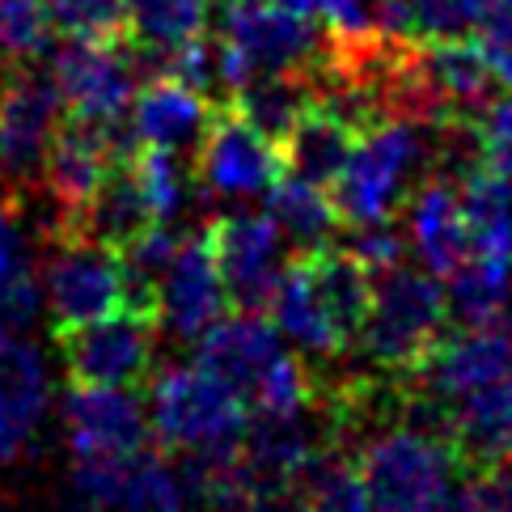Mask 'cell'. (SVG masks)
<instances>
[{"mask_svg": "<svg viewBox=\"0 0 512 512\" xmlns=\"http://www.w3.org/2000/svg\"><path fill=\"white\" fill-rule=\"evenodd\" d=\"M373 276L347 250L314 246L284 263L276 292L267 301V318L276 322L284 343L301 356L335 360L356 335L369 314Z\"/></svg>", "mask_w": 512, "mask_h": 512, "instance_id": "6da1fadb", "label": "cell"}, {"mask_svg": "<svg viewBox=\"0 0 512 512\" xmlns=\"http://www.w3.org/2000/svg\"><path fill=\"white\" fill-rule=\"evenodd\" d=\"M153 441L182 462H221L250 432V407L204 364L182 360L157 369L144 394Z\"/></svg>", "mask_w": 512, "mask_h": 512, "instance_id": "7a4b0ae2", "label": "cell"}, {"mask_svg": "<svg viewBox=\"0 0 512 512\" xmlns=\"http://www.w3.org/2000/svg\"><path fill=\"white\" fill-rule=\"evenodd\" d=\"M356 457L369 512H449L470 462L453 436L424 424H394L364 441Z\"/></svg>", "mask_w": 512, "mask_h": 512, "instance_id": "3957f363", "label": "cell"}, {"mask_svg": "<svg viewBox=\"0 0 512 512\" xmlns=\"http://www.w3.org/2000/svg\"><path fill=\"white\" fill-rule=\"evenodd\" d=\"M441 127L419 115H381L364 123L352 149H347L339 174L331 178V199L339 225H369L390 221L398 204L407 199L411 178L428 161Z\"/></svg>", "mask_w": 512, "mask_h": 512, "instance_id": "277c9868", "label": "cell"}, {"mask_svg": "<svg viewBox=\"0 0 512 512\" xmlns=\"http://www.w3.org/2000/svg\"><path fill=\"white\" fill-rule=\"evenodd\" d=\"M449 297L445 280H436L424 267H390L373 276L369 314L360 326V352L369 356L381 373L411 377L436 339L449 331Z\"/></svg>", "mask_w": 512, "mask_h": 512, "instance_id": "5b68a950", "label": "cell"}, {"mask_svg": "<svg viewBox=\"0 0 512 512\" xmlns=\"http://www.w3.org/2000/svg\"><path fill=\"white\" fill-rule=\"evenodd\" d=\"M68 512H199L178 462L153 445L115 462H72Z\"/></svg>", "mask_w": 512, "mask_h": 512, "instance_id": "8992f818", "label": "cell"}, {"mask_svg": "<svg viewBox=\"0 0 512 512\" xmlns=\"http://www.w3.org/2000/svg\"><path fill=\"white\" fill-rule=\"evenodd\" d=\"M39 288L56 335L127 309V276L119 246L89 233L68 237L51 250V259L39 267Z\"/></svg>", "mask_w": 512, "mask_h": 512, "instance_id": "52a82bcc", "label": "cell"}, {"mask_svg": "<svg viewBox=\"0 0 512 512\" xmlns=\"http://www.w3.org/2000/svg\"><path fill=\"white\" fill-rule=\"evenodd\" d=\"M51 85L64 102V119L115 127L127 119L136 94V64L115 39H68L51 51Z\"/></svg>", "mask_w": 512, "mask_h": 512, "instance_id": "ba28073f", "label": "cell"}, {"mask_svg": "<svg viewBox=\"0 0 512 512\" xmlns=\"http://www.w3.org/2000/svg\"><path fill=\"white\" fill-rule=\"evenodd\" d=\"M284 174L280 140L259 132L250 119H242L233 106L212 111L204 136L195 144V178L199 187L216 199H254Z\"/></svg>", "mask_w": 512, "mask_h": 512, "instance_id": "9c48e42d", "label": "cell"}, {"mask_svg": "<svg viewBox=\"0 0 512 512\" xmlns=\"http://www.w3.org/2000/svg\"><path fill=\"white\" fill-rule=\"evenodd\" d=\"M60 424L72 462H115L153 445L149 411L132 386H89L72 381L60 398Z\"/></svg>", "mask_w": 512, "mask_h": 512, "instance_id": "30bf717a", "label": "cell"}, {"mask_svg": "<svg viewBox=\"0 0 512 512\" xmlns=\"http://www.w3.org/2000/svg\"><path fill=\"white\" fill-rule=\"evenodd\" d=\"M411 377L424 398L449 415L462 398L512 377V331L500 322H462L457 331L449 326Z\"/></svg>", "mask_w": 512, "mask_h": 512, "instance_id": "8fae6325", "label": "cell"}, {"mask_svg": "<svg viewBox=\"0 0 512 512\" xmlns=\"http://www.w3.org/2000/svg\"><path fill=\"white\" fill-rule=\"evenodd\" d=\"M250 72H309L322 60V30L314 17L292 13L276 0H229L221 34Z\"/></svg>", "mask_w": 512, "mask_h": 512, "instance_id": "7c38bea8", "label": "cell"}, {"mask_svg": "<svg viewBox=\"0 0 512 512\" xmlns=\"http://www.w3.org/2000/svg\"><path fill=\"white\" fill-rule=\"evenodd\" d=\"M64 364L72 381H89V386H132L140 390L153 373V343L157 322L136 309H119V314L64 331Z\"/></svg>", "mask_w": 512, "mask_h": 512, "instance_id": "4fadbf2b", "label": "cell"}, {"mask_svg": "<svg viewBox=\"0 0 512 512\" xmlns=\"http://www.w3.org/2000/svg\"><path fill=\"white\" fill-rule=\"evenodd\" d=\"M229 309V292L216 267L208 233H182L174 259L153 288V322L166 335L195 343Z\"/></svg>", "mask_w": 512, "mask_h": 512, "instance_id": "5bb4252c", "label": "cell"}, {"mask_svg": "<svg viewBox=\"0 0 512 512\" xmlns=\"http://www.w3.org/2000/svg\"><path fill=\"white\" fill-rule=\"evenodd\" d=\"M60 123L64 102L47 72L30 68V60L0 64V166L13 178L39 170Z\"/></svg>", "mask_w": 512, "mask_h": 512, "instance_id": "9a60e30c", "label": "cell"}, {"mask_svg": "<svg viewBox=\"0 0 512 512\" xmlns=\"http://www.w3.org/2000/svg\"><path fill=\"white\" fill-rule=\"evenodd\" d=\"M225 292L237 309H267L284 271V233L267 212H225L208 229Z\"/></svg>", "mask_w": 512, "mask_h": 512, "instance_id": "2e32d148", "label": "cell"}, {"mask_svg": "<svg viewBox=\"0 0 512 512\" xmlns=\"http://www.w3.org/2000/svg\"><path fill=\"white\" fill-rule=\"evenodd\" d=\"M51 369L47 356L22 331L0 326V466L34 449L51 415Z\"/></svg>", "mask_w": 512, "mask_h": 512, "instance_id": "e0dca14e", "label": "cell"}, {"mask_svg": "<svg viewBox=\"0 0 512 512\" xmlns=\"http://www.w3.org/2000/svg\"><path fill=\"white\" fill-rule=\"evenodd\" d=\"M284 352H288V343L276 331V322L267 318V309H237V314L225 309V314L195 339V356L191 360L204 364L208 373H216L225 386H233L242 398H250V390L259 386L263 373Z\"/></svg>", "mask_w": 512, "mask_h": 512, "instance_id": "ac0fdd59", "label": "cell"}, {"mask_svg": "<svg viewBox=\"0 0 512 512\" xmlns=\"http://www.w3.org/2000/svg\"><path fill=\"white\" fill-rule=\"evenodd\" d=\"M212 98L204 89H195L187 81L157 72L153 81L136 85L132 106H127V132L140 149H166V153H187L199 144L204 127L212 119Z\"/></svg>", "mask_w": 512, "mask_h": 512, "instance_id": "d6986e66", "label": "cell"}, {"mask_svg": "<svg viewBox=\"0 0 512 512\" xmlns=\"http://www.w3.org/2000/svg\"><path fill=\"white\" fill-rule=\"evenodd\" d=\"M119 161H123V153H119L111 127L64 119L60 132L47 144L39 170L47 178V191L56 195V204L64 212L81 216V208L102 191V182L115 174Z\"/></svg>", "mask_w": 512, "mask_h": 512, "instance_id": "ffe728a7", "label": "cell"}, {"mask_svg": "<svg viewBox=\"0 0 512 512\" xmlns=\"http://www.w3.org/2000/svg\"><path fill=\"white\" fill-rule=\"evenodd\" d=\"M407 237H411L415 259L436 280H449L466 263L470 242H466V216H462V199H457V182L428 178L424 187H415V195L407 199Z\"/></svg>", "mask_w": 512, "mask_h": 512, "instance_id": "44dd1931", "label": "cell"}, {"mask_svg": "<svg viewBox=\"0 0 512 512\" xmlns=\"http://www.w3.org/2000/svg\"><path fill=\"white\" fill-rule=\"evenodd\" d=\"M360 127L352 123V115L335 106L331 98H318L305 106L297 115V123L284 132L280 140V153H284V170L288 174H301L309 182H322V187H331V178L339 174L347 149H352Z\"/></svg>", "mask_w": 512, "mask_h": 512, "instance_id": "7402d4cb", "label": "cell"}, {"mask_svg": "<svg viewBox=\"0 0 512 512\" xmlns=\"http://www.w3.org/2000/svg\"><path fill=\"white\" fill-rule=\"evenodd\" d=\"M457 199H462L470 254L512 263V178L470 161L457 182Z\"/></svg>", "mask_w": 512, "mask_h": 512, "instance_id": "603a6c76", "label": "cell"}, {"mask_svg": "<svg viewBox=\"0 0 512 512\" xmlns=\"http://www.w3.org/2000/svg\"><path fill=\"white\" fill-rule=\"evenodd\" d=\"M445 428L470 466L512 457V377L462 398L445 415Z\"/></svg>", "mask_w": 512, "mask_h": 512, "instance_id": "cb8c5ba5", "label": "cell"}, {"mask_svg": "<svg viewBox=\"0 0 512 512\" xmlns=\"http://www.w3.org/2000/svg\"><path fill=\"white\" fill-rule=\"evenodd\" d=\"M43 314L39 259L30 246V229L13 204H0V326L26 331Z\"/></svg>", "mask_w": 512, "mask_h": 512, "instance_id": "d4e9b609", "label": "cell"}, {"mask_svg": "<svg viewBox=\"0 0 512 512\" xmlns=\"http://www.w3.org/2000/svg\"><path fill=\"white\" fill-rule=\"evenodd\" d=\"M263 208H267L271 221L280 225L284 242L301 246V250L331 246V237L343 229L331 191H326L322 182H309V178L288 174V170L263 191Z\"/></svg>", "mask_w": 512, "mask_h": 512, "instance_id": "484cf974", "label": "cell"}, {"mask_svg": "<svg viewBox=\"0 0 512 512\" xmlns=\"http://www.w3.org/2000/svg\"><path fill=\"white\" fill-rule=\"evenodd\" d=\"M208 17L212 0H127L123 30L144 60H161L166 51L208 34Z\"/></svg>", "mask_w": 512, "mask_h": 512, "instance_id": "4316f807", "label": "cell"}, {"mask_svg": "<svg viewBox=\"0 0 512 512\" xmlns=\"http://www.w3.org/2000/svg\"><path fill=\"white\" fill-rule=\"evenodd\" d=\"M292 500H297V512H369L356 457L343 449H322V445L297 474Z\"/></svg>", "mask_w": 512, "mask_h": 512, "instance_id": "83f0119b", "label": "cell"}, {"mask_svg": "<svg viewBox=\"0 0 512 512\" xmlns=\"http://www.w3.org/2000/svg\"><path fill=\"white\" fill-rule=\"evenodd\" d=\"M309 102H314V85H309L305 72H259L254 81L237 89L229 106L271 140H284V132L297 123Z\"/></svg>", "mask_w": 512, "mask_h": 512, "instance_id": "f1b7e54d", "label": "cell"}, {"mask_svg": "<svg viewBox=\"0 0 512 512\" xmlns=\"http://www.w3.org/2000/svg\"><path fill=\"white\" fill-rule=\"evenodd\" d=\"M127 178L136 187V199L149 221L157 225H178L182 212L191 204V174L182 166V153L166 149H140L136 157L123 161Z\"/></svg>", "mask_w": 512, "mask_h": 512, "instance_id": "f546056e", "label": "cell"}, {"mask_svg": "<svg viewBox=\"0 0 512 512\" xmlns=\"http://www.w3.org/2000/svg\"><path fill=\"white\" fill-rule=\"evenodd\" d=\"M449 314L457 322H500L512 301V263L466 254V263L445 280Z\"/></svg>", "mask_w": 512, "mask_h": 512, "instance_id": "4dcf8cb0", "label": "cell"}, {"mask_svg": "<svg viewBox=\"0 0 512 512\" xmlns=\"http://www.w3.org/2000/svg\"><path fill=\"white\" fill-rule=\"evenodd\" d=\"M51 26L43 0H0V60H39L51 51Z\"/></svg>", "mask_w": 512, "mask_h": 512, "instance_id": "1f68e13d", "label": "cell"}, {"mask_svg": "<svg viewBox=\"0 0 512 512\" xmlns=\"http://www.w3.org/2000/svg\"><path fill=\"white\" fill-rule=\"evenodd\" d=\"M402 5H407L411 43H424V39H462V34H474L491 0H402Z\"/></svg>", "mask_w": 512, "mask_h": 512, "instance_id": "d6a6232c", "label": "cell"}, {"mask_svg": "<svg viewBox=\"0 0 512 512\" xmlns=\"http://www.w3.org/2000/svg\"><path fill=\"white\" fill-rule=\"evenodd\" d=\"M470 149L474 161L487 170L512 178V94H496L479 115L470 119Z\"/></svg>", "mask_w": 512, "mask_h": 512, "instance_id": "836d02e7", "label": "cell"}, {"mask_svg": "<svg viewBox=\"0 0 512 512\" xmlns=\"http://www.w3.org/2000/svg\"><path fill=\"white\" fill-rule=\"evenodd\" d=\"M51 26L68 39H115L123 30L127 0H43Z\"/></svg>", "mask_w": 512, "mask_h": 512, "instance_id": "e575fe53", "label": "cell"}, {"mask_svg": "<svg viewBox=\"0 0 512 512\" xmlns=\"http://www.w3.org/2000/svg\"><path fill=\"white\" fill-rule=\"evenodd\" d=\"M314 17H322L326 39L343 47H364L377 43V0H314Z\"/></svg>", "mask_w": 512, "mask_h": 512, "instance_id": "d590c367", "label": "cell"}, {"mask_svg": "<svg viewBox=\"0 0 512 512\" xmlns=\"http://www.w3.org/2000/svg\"><path fill=\"white\" fill-rule=\"evenodd\" d=\"M347 254H352L369 276H381V271H390V267L402 263L407 242H402V229L394 221H369V225H352Z\"/></svg>", "mask_w": 512, "mask_h": 512, "instance_id": "8d00e7d4", "label": "cell"}, {"mask_svg": "<svg viewBox=\"0 0 512 512\" xmlns=\"http://www.w3.org/2000/svg\"><path fill=\"white\" fill-rule=\"evenodd\" d=\"M470 39L479 43L487 68L496 72V81L512 89V0H491Z\"/></svg>", "mask_w": 512, "mask_h": 512, "instance_id": "74e56055", "label": "cell"}, {"mask_svg": "<svg viewBox=\"0 0 512 512\" xmlns=\"http://www.w3.org/2000/svg\"><path fill=\"white\" fill-rule=\"evenodd\" d=\"M276 5H284V9H292V13L314 17V0H276Z\"/></svg>", "mask_w": 512, "mask_h": 512, "instance_id": "f35d334b", "label": "cell"}, {"mask_svg": "<svg viewBox=\"0 0 512 512\" xmlns=\"http://www.w3.org/2000/svg\"><path fill=\"white\" fill-rule=\"evenodd\" d=\"M225 5H229V0H225Z\"/></svg>", "mask_w": 512, "mask_h": 512, "instance_id": "ab89813d", "label": "cell"}]
</instances>
